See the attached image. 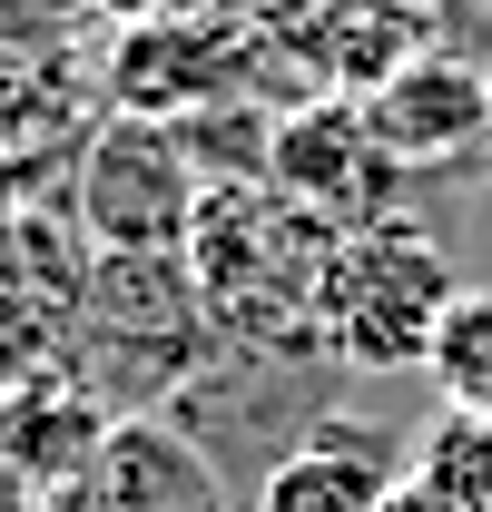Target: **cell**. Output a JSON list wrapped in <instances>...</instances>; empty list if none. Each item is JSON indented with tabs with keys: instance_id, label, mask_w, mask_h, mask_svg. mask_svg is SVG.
Masks as SVG:
<instances>
[{
	"instance_id": "obj_16",
	"label": "cell",
	"mask_w": 492,
	"mask_h": 512,
	"mask_svg": "<svg viewBox=\"0 0 492 512\" xmlns=\"http://www.w3.org/2000/svg\"><path fill=\"white\" fill-rule=\"evenodd\" d=\"M40 10H79V0H40Z\"/></svg>"
},
{
	"instance_id": "obj_8",
	"label": "cell",
	"mask_w": 492,
	"mask_h": 512,
	"mask_svg": "<svg viewBox=\"0 0 492 512\" xmlns=\"http://www.w3.org/2000/svg\"><path fill=\"white\" fill-rule=\"evenodd\" d=\"M355 109H365L374 148H384L404 178L463 168V158L492 148V69L463 60V50H414V60L394 69L384 89H365Z\"/></svg>"
},
{
	"instance_id": "obj_2",
	"label": "cell",
	"mask_w": 492,
	"mask_h": 512,
	"mask_svg": "<svg viewBox=\"0 0 492 512\" xmlns=\"http://www.w3.org/2000/svg\"><path fill=\"white\" fill-rule=\"evenodd\" d=\"M325 256H335V227L306 217L296 197H276L266 178L207 188L197 237H187V276H197L217 345H315Z\"/></svg>"
},
{
	"instance_id": "obj_9",
	"label": "cell",
	"mask_w": 492,
	"mask_h": 512,
	"mask_svg": "<svg viewBox=\"0 0 492 512\" xmlns=\"http://www.w3.org/2000/svg\"><path fill=\"white\" fill-rule=\"evenodd\" d=\"M79 493L99 512H237L227 473L197 453V434H178L168 414H128L109 424L99 463L79 473Z\"/></svg>"
},
{
	"instance_id": "obj_1",
	"label": "cell",
	"mask_w": 492,
	"mask_h": 512,
	"mask_svg": "<svg viewBox=\"0 0 492 512\" xmlns=\"http://www.w3.org/2000/svg\"><path fill=\"white\" fill-rule=\"evenodd\" d=\"M207 355H217V325L197 306L187 256H89V296H79L60 375L109 424L168 414L187 384L207 375Z\"/></svg>"
},
{
	"instance_id": "obj_13",
	"label": "cell",
	"mask_w": 492,
	"mask_h": 512,
	"mask_svg": "<svg viewBox=\"0 0 492 512\" xmlns=\"http://www.w3.org/2000/svg\"><path fill=\"white\" fill-rule=\"evenodd\" d=\"M424 375H433V394H443V414H483L492 424V286H463V296H453Z\"/></svg>"
},
{
	"instance_id": "obj_6",
	"label": "cell",
	"mask_w": 492,
	"mask_h": 512,
	"mask_svg": "<svg viewBox=\"0 0 492 512\" xmlns=\"http://www.w3.org/2000/svg\"><path fill=\"white\" fill-rule=\"evenodd\" d=\"M89 296V237L40 197H0V394L50 375Z\"/></svg>"
},
{
	"instance_id": "obj_4",
	"label": "cell",
	"mask_w": 492,
	"mask_h": 512,
	"mask_svg": "<svg viewBox=\"0 0 492 512\" xmlns=\"http://www.w3.org/2000/svg\"><path fill=\"white\" fill-rule=\"evenodd\" d=\"M345 384L355 375H345L325 345H217L207 375L168 404V424L197 434V453L227 473V493H237V512H246L256 483L306 444L325 414H345Z\"/></svg>"
},
{
	"instance_id": "obj_5",
	"label": "cell",
	"mask_w": 492,
	"mask_h": 512,
	"mask_svg": "<svg viewBox=\"0 0 492 512\" xmlns=\"http://www.w3.org/2000/svg\"><path fill=\"white\" fill-rule=\"evenodd\" d=\"M207 178L187 158L178 119H99L69 158V227L89 256H187Z\"/></svg>"
},
{
	"instance_id": "obj_15",
	"label": "cell",
	"mask_w": 492,
	"mask_h": 512,
	"mask_svg": "<svg viewBox=\"0 0 492 512\" xmlns=\"http://www.w3.org/2000/svg\"><path fill=\"white\" fill-rule=\"evenodd\" d=\"M384 512H443V503H433V493H414V473H404V493H394Z\"/></svg>"
},
{
	"instance_id": "obj_12",
	"label": "cell",
	"mask_w": 492,
	"mask_h": 512,
	"mask_svg": "<svg viewBox=\"0 0 492 512\" xmlns=\"http://www.w3.org/2000/svg\"><path fill=\"white\" fill-rule=\"evenodd\" d=\"M414 493L443 512H492V424L483 414H433L414 434Z\"/></svg>"
},
{
	"instance_id": "obj_3",
	"label": "cell",
	"mask_w": 492,
	"mask_h": 512,
	"mask_svg": "<svg viewBox=\"0 0 492 512\" xmlns=\"http://www.w3.org/2000/svg\"><path fill=\"white\" fill-rule=\"evenodd\" d=\"M453 296H463L453 286V256L414 217L345 227L335 256H325V286H315V345L345 375H424Z\"/></svg>"
},
{
	"instance_id": "obj_11",
	"label": "cell",
	"mask_w": 492,
	"mask_h": 512,
	"mask_svg": "<svg viewBox=\"0 0 492 512\" xmlns=\"http://www.w3.org/2000/svg\"><path fill=\"white\" fill-rule=\"evenodd\" d=\"M0 434H10V453H20L30 493H40V503H60L69 483L99 463L109 414H99V404H89L60 365H50V375H30V384H10V394H0Z\"/></svg>"
},
{
	"instance_id": "obj_7",
	"label": "cell",
	"mask_w": 492,
	"mask_h": 512,
	"mask_svg": "<svg viewBox=\"0 0 492 512\" xmlns=\"http://www.w3.org/2000/svg\"><path fill=\"white\" fill-rule=\"evenodd\" d=\"M266 188L296 197L306 217H325V227L345 237V227H374V217H394V197H404V168L374 148V128H365V109H355V99H306V109H286V119H276Z\"/></svg>"
},
{
	"instance_id": "obj_14",
	"label": "cell",
	"mask_w": 492,
	"mask_h": 512,
	"mask_svg": "<svg viewBox=\"0 0 492 512\" xmlns=\"http://www.w3.org/2000/svg\"><path fill=\"white\" fill-rule=\"evenodd\" d=\"M0 512H50L40 493H30V473H20V453H10V434H0Z\"/></svg>"
},
{
	"instance_id": "obj_10",
	"label": "cell",
	"mask_w": 492,
	"mask_h": 512,
	"mask_svg": "<svg viewBox=\"0 0 492 512\" xmlns=\"http://www.w3.org/2000/svg\"><path fill=\"white\" fill-rule=\"evenodd\" d=\"M404 473H414V444H384L355 414H325L306 444L256 483L246 512H384L404 493Z\"/></svg>"
}]
</instances>
